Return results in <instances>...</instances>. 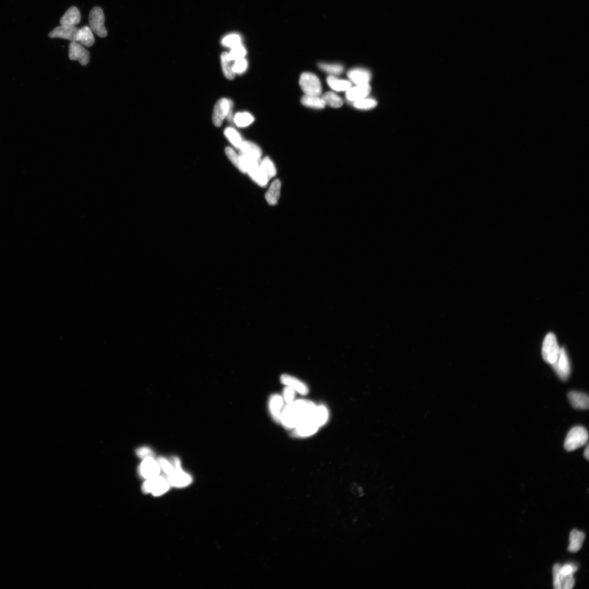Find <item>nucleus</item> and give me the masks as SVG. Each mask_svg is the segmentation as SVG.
<instances>
[{
    "instance_id": "6",
    "label": "nucleus",
    "mask_w": 589,
    "mask_h": 589,
    "mask_svg": "<svg viewBox=\"0 0 589 589\" xmlns=\"http://www.w3.org/2000/svg\"><path fill=\"white\" fill-rule=\"evenodd\" d=\"M170 487L167 479L159 475L156 478L146 479L143 484L142 490L143 493H151L155 496H159L167 493Z\"/></svg>"
},
{
    "instance_id": "39",
    "label": "nucleus",
    "mask_w": 589,
    "mask_h": 589,
    "mask_svg": "<svg viewBox=\"0 0 589 589\" xmlns=\"http://www.w3.org/2000/svg\"><path fill=\"white\" fill-rule=\"evenodd\" d=\"M247 67V61L243 58L235 61L233 65V71L235 73H242L246 71Z\"/></svg>"
},
{
    "instance_id": "27",
    "label": "nucleus",
    "mask_w": 589,
    "mask_h": 589,
    "mask_svg": "<svg viewBox=\"0 0 589 589\" xmlns=\"http://www.w3.org/2000/svg\"><path fill=\"white\" fill-rule=\"evenodd\" d=\"M232 60L230 58L228 53L224 52L221 56V64L223 72L225 77L229 80H232L235 77V73L233 71Z\"/></svg>"
},
{
    "instance_id": "10",
    "label": "nucleus",
    "mask_w": 589,
    "mask_h": 589,
    "mask_svg": "<svg viewBox=\"0 0 589 589\" xmlns=\"http://www.w3.org/2000/svg\"><path fill=\"white\" fill-rule=\"evenodd\" d=\"M69 58L79 61L82 65H86L90 62V52L81 44L72 41L69 47Z\"/></svg>"
},
{
    "instance_id": "34",
    "label": "nucleus",
    "mask_w": 589,
    "mask_h": 589,
    "mask_svg": "<svg viewBox=\"0 0 589 589\" xmlns=\"http://www.w3.org/2000/svg\"><path fill=\"white\" fill-rule=\"evenodd\" d=\"M318 67L322 71L332 74V76L338 75L344 71L342 65L339 64L321 63L318 64Z\"/></svg>"
},
{
    "instance_id": "24",
    "label": "nucleus",
    "mask_w": 589,
    "mask_h": 589,
    "mask_svg": "<svg viewBox=\"0 0 589 589\" xmlns=\"http://www.w3.org/2000/svg\"><path fill=\"white\" fill-rule=\"evenodd\" d=\"M348 491L353 498L364 499L366 496V489L364 484L359 481H353L349 484Z\"/></svg>"
},
{
    "instance_id": "12",
    "label": "nucleus",
    "mask_w": 589,
    "mask_h": 589,
    "mask_svg": "<svg viewBox=\"0 0 589 589\" xmlns=\"http://www.w3.org/2000/svg\"><path fill=\"white\" fill-rule=\"evenodd\" d=\"M170 486L176 488H184L189 486L193 481L191 476L183 471L181 468H176L174 472L167 478Z\"/></svg>"
},
{
    "instance_id": "18",
    "label": "nucleus",
    "mask_w": 589,
    "mask_h": 589,
    "mask_svg": "<svg viewBox=\"0 0 589 589\" xmlns=\"http://www.w3.org/2000/svg\"><path fill=\"white\" fill-rule=\"evenodd\" d=\"M568 398L574 408L582 410L589 409V397L587 394L572 391L569 393Z\"/></svg>"
},
{
    "instance_id": "3",
    "label": "nucleus",
    "mask_w": 589,
    "mask_h": 589,
    "mask_svg": "<svg viewBox=\"0 0 589 589\" xmlns=\"http://www.w3.org/2000/svg\"><path fill=\"white\" fill-rule=\"evenodd\" d=\"M560 350L555 334L553 333L547 334L544 339L542 346V353L544 360L553 365L557 360Z\"/></svg>"
},
{
    "instance_id": "43",
    "label": "nucleus",
    "mask_w": 589,
    "mask_h": 589,
    "mask_svg": "<svg viewBox=\"0 0 589 589\" xmlns=\"http://www.w3.org/2000/svg\"><path fill=\"white\" fill-rule=\"evenodd\" d=\"M137 456L142 459L147 457H154V453L149 447H142L137 449L136 451Z\"/></svg>"
},
{
    "instance_id": "40",
    "label": "nucleus",
    "mask_w": 589,
    "mask_h": 589,
    "mask_svg": "<svg viewBox=\"0 0 589 589\" xmlns=\"http://www.w3.org/2000/svg\"><path fill=\"white\" fill-rule=\"evenodd\" d=\"M577 570V567L573 564H566L560 567V578L566 577L567 575L573 574Z\"/></svg>"
},
{
    "instance_id": "44",
    "label": "nucleus",
    "mask_w": 589,
    "mask_h": 589,
    "mask_svg": "<svg viewBox=\"0 0 589 589\" xmlns=\"http://www.w3.org/2000/svg\"><path fill=\"white\" fill-rule=\"evenodd\" d=\"M584 456L585 458H586V459H587V460H589V445H587V447H586V449H585V451H584Z\"/></svg>"
},
{
    "instance_id": "35",
    "label": "nucleus",
    "mask_w": 589,
    "mask_h": 589,
    "mask_svg": "<svg viewBox=\"0 0 589 589\" xmlns=\"http://www.w3.org/2000/svg\"><path fill=\"white\" fill-rule=\"evenodd\" d=\"M353 106L355 108L362 110H368V109H373L377 106V102L376 100L373 98H365L357 101L353 102Z\"/></svg>"
},
{
    "instance_id": "28",
    "label": "nucleus",
    "mask_w": 589,
    "mask_h": 589,
    "mask_svg": "<svg viewBox=\"0 0 589 589\" xmlns=\"http://www.w3.org/2000/svg\"><path fill=\"white\" fill-rule=\"evenodd\" d=\"M248 174L253 181L262 187L267 185L270 180L268 176L260 169L259 165L258 167L251 170Z\"/></svg>"
},
{
    "instance_id": "29",
    "label": "nucleus",
    "mask_w": 589,
    "mask_h": 589,
    "mask_svg": "<svg viewBox=\"0 0 589 589\" xmlns=\"http://www.w3.org/2000/svg\"><path fill=\"white\" fill-rule=\"evenodd\" d=\"M322 98L324 100L326 105H328L331 107L338 108L343 106V102L342 98L333 92H327L323 95Z\"/></svg>"
},
{
    "instance_id": "19",
    "label": "nucleus",
    "mask_w": 589,
    "mask_h": 589,
    "mask_svg": "<svg viewBox=\"0 0 589 589\" xmlns=\"http://www.w3.org/2000/svg\"><path fill=\"white\" fill-rule=\"evenodd\" d=\"M81 15L79 9L75 6L70 7L61 17L60 24L76 26L80 23Z\"/></svg>"
},
{
    "instance_id": "26",
    "label": "nucleus",
    "mask_w": 589,
    "mask_h": 589,
    "mask_svg": "<svg viewBox=\"0 0 589 589\" xmlns=\"http://www.w3.org/2000/svg\"><path fill=\"white\" fill-rule=\"evenodd\" d=\"M301 103L304 106L315 109H323L326 106L324 100L318 96L305 95L301 99Z\"/></svg>"
},
{
    "instance_id": "11",
    "label": "nucleus",
    "mask_w": 589,
    "mask_h": 589,
    "mask_svg": "<svg viewBox=\"0 0 589 589\" xmlns=\"http://www.w3.org/2000/svg\"><path fill=\"white\" fill-rule=\"evenodd\" d=\"M552 366L554 370L562 381H565L570 374L571 367L568 356L564 348H561L560 354Z\"/></svg>"
},
{
    "instance_id": "21",
    "label": "nucleus",
    "mask_w": 589,
    "mask_h": 589,
    "mask_svg": "<svg viewBox=\"0 0 589 589\" xmlns=\"http://www.w3.org/2000/svg\"><path fill=\"white\" fill-rule=\"evenodd\" d=\"M76 42L87 47H90L94 45L95 37L93 31L89 26H85L81 29H79Z\"/></svg>"
},
{
    "instance_id": "5",
    "label": "nucleus",
    "mask_w": 589,
    "mask_h": 589,
    "mask_svg": "<svg viewBox=\"0 0 589 589\" xmlns=\"http://www.w3.org/2000/svg\"><path fill=\"white\" fill-rule=\"evenodd\" d=\"M299 82L301 88L305 95L318 96L321 95V82L315 74L309 72L301 74Z\"/></svg>"
},
{
    "instance_id": "2",
    "label": "nucleus",
    "mask_w": 589,
    "mask_h": 589,
    "mask_svg": "<svg viewBox=\"0 0 589 589\" xmlns=\"http://www.w3.org/2000/svg\"><path fill=\"white\" fill-rule=\"evenodd\" d=\"M588 431L583 427L573 428L569 432L565 441L564 447L567 451H573L583 447L588 441Z\"/></svg>"
},
{
    "instance_id": "20",
    "label": "nucleus",
    "mask_w": 589,
    "mask_h": 589,
    "mask_svg": "<svg viewBox=\"0 0 589 589\" xmlns=\"http://www.w3.org/2000/svg\"><path fill=\"white\" fill-rule=\"evenodd\" d=\"M240 154L251 157L258 161H261L262 151L260 148L255 143L250 142H243L240 146Z\"/></svg>"
},
{
    "instance_id": "4",
    "label": "nucleus",
    "mask_w": 589,
    "mask_h": 589,
    "mask_svg": "<svg viewBox=\"0 0 589 589\" xmlns=\"http://www.w3.org/2000/svg\"><path fill=\"white\" fill-rule=\"evenodd\" d=\"M233 103L231 100L222 98L218 100L214 108L213 114V124L216 127H220L225 118L228 116L230 121L232 120Z\"/></svg>"
},
{
    "instance_id": "42",
    "label": "nucleus",
    "mask_w": 589,
    "mask_h": 589,
    "mask_svg": "<svg viewBox=\"0 0 589 589\" xmlns=\"http://www.w3.org/2000/svg\"><path fill=\"white\" fill-rule=\"evenodd\" d=\"M560 567V566L557 564L554 566L553 568L554 588L556 589H562L559 574Z\"/></svg>"
},
{
    "instance_id": "7",
    "label": "nucleus",
    "mask_w": 589,
    "mask_h": 589,
    "mask_svg": "<svg viewBox=\"0 0 589 589\" xmlns=\"http://www.w3.org/2000/svg\"><path fill=\"white\" fill-rule=\"evenodd\" d=\"M90 28L100 38L107 36V30L105 27V16L101 8L95 7L91 11L89 16Z\"/></svg>"
},
{
    "instance_id": "22",
    "label": "nucleus",
    "mask_w": 589,
    "mask_h": 589,
    "mask_svg": "<svg viewBox=\"0 0 589 589\" xmlns=\"http://www.w3.org/2000/svg\"><path fill=\"white\" fill-rule=\"evenodd\" d=\"M281 182L279 180L273 181L266 192L265 198L270 205H276L280 197Z\"/></svg>"
},
{
    "instance_id": "38",
    "label": "nucleus",
    "mask_w": 589,
    "mask_h": 589,
    "mask_svg": "<svg viewBox=\"0 0 589 589\" xmlns=\"http://www.w3.org/2000/svg\"><path fill=\"white\" fill-rule=\"evenodd\" d=\"M247 53L246 50L241 45L234 47L229 54L230 58L232 61H236L244 58Z\"/></svg>"
},
{
    "instance_id": "9",
    "label": "nucleus",
    "mask_w": 589,
    "mask_h": 589,
    "mask_svg": "<svg viewBox=\"0 0 589 589\" xmlns=\"http://www.w3.org/2000/svg\"><path fill=\"white\" fill-rule=\"evenodd\" d=\"M139 472L141 477L146 480L159 477L160 469L158 462L154 457L144 458L140 465Z\"/></svg>"
},
{
    "instance_id": "37",
    "label": "nucleus",
    "mask_w": 589,
    "mask_h": 589,
    "mask_svg": "<svg viewBox=\"0 0 589 589\" xmlns=\"http://www.w3.org/2000/svg\"><path fill=\"white\" fill-rule=\"evenodd\" d=\"M241 39L238 34H233L226 36L223 39V45L233 48L241 45Z\"/></svg>"
},
{
    "instance_id": "36",
    "label": "nucleus",
    "mask_w": 589,
    "mask_h": 589,
    "mask_svg": "<svg viewBox=\"0 0 589 589\" xmlns=\"http://www.w3.org/2000/svg\"><path fill=\"white\" fill-rule=\"evenodd\" d=\"M157 461L159 462L160 471H162L165 475L167 476V478L171 475L175 469L171 461L167 458L159 457Z\"/></svg>"
},
{
    "instance_id": "15",
    "label": "nucleus",
    "mask_w": 589,
    "mask_h": 589,
    "mask_svg": "<svg viewBox=\"0 0 589 589\" xmlns=\"http://www.w3.org/2000/svg\"><path fill=\"white\" fill-rule=\"evenodd\" d=\"M281 382L284 385L290 387L301 395L305 396L308 394V386L300 380L292 377L290 375H282L281 377Z\"/></svg>"
},
{
    "instance_id": "25",
    "label": "nucleus",
    "mask_w": 589,
    "mask_h": 589,
    "mask_svg": "<svg viewBox=\"0 0 589 589\" xmlns=\"http://www.w3.org/2000/svg\"><path fill=\"white\" fill-rule=\"evenodd\" d=\"M327 82L331 88L335 91H347L351 87V82L338 80L334 76L327 78Z\"/></svg>"
},
{
    "instance_id": "13",
    "label": "nucleus",
    "mask_w": 589,
    "mask_h": 589,
    "mask_svg": "<svg viewBox=\"0 0 589 589\" xmlns=\"http://www.w3.org/2000/svg\"><path fill=\"white\" fill-rule=\"evenodd\" d=\"M79 29L75 26L61 25L49 34L51 38H60L67 40L76 41Z\"/></svg>"
},
{
    "instance_id": "31",
    "label": "nucleus",
    "mask_w": 589,
    "mask_h": 589,
    "mask_svg": "<svg viewBox=\"0 0 589 589\" xmlns=\"http://www.w3.org/2000/svg\"><path fill=\"white\" fill-rule=\"evenodd\" d=\"M254 120V117L248 112H239L234 118L235 123L240 127L251 125Z\"/></svg>"
},
{
    "instance_id": "1",
    "label": "nucleus",
    "mask_w": 589,
    "mask_h": 589,
    "mask_svg": "<svg viewBox=\"0 0 589 589\" xmlns=\"http://www.w3.org/2000/svg\"><path fill=\"white\" fill-rule=\"evenodd\" d=\"M316 407L311 401L303 399L294 401L283 409L281 422L287 429H294L311 415Z\"/></svg>"
},
{
    "instance_id": "23",
    "label": "nucleus",
    "mask_w": 589,
    "mask_h": 589,
    "mask_svg": "<svg viewBox=\"0 0 589 589\" xmlns=\"http://www.w3.org/2000/svg\"><path fill=\"white\" fill-rule=\"evenodd\" d=\"M585 535L582 532L574 529L571 531L570 535V544L569 551L572 553L577 552L582 548Z\"/></svg>"
},
{
    "instance_id": "16",
    "label": "nucleus",
    "mask_w": 589,
    "mask_h": 589,
    "mask_svg": "<svg viewBox=\"0 0 589 589\" xmlns=\"http://www.w3.org/2000/svg\"><path fill=\"white\" fill-rule=\"evenodd\" d=\"M284 400L280 395L275 394L270 397L269 401V410L274 421L281 422V418L283 412Z\"/></svg>"
},
{
    "instance_id": "30",
    "label": "nucleus",
    "mask_w": 589,
    "mask_h": 589,
    "mask_svg": "<svg viewBox=\"0 0 589 589\" xmlns=\"http://www.w3.org/2000/svg\"><path fill=\"white\" fill-rule=\"evenodd\" d=\"M259 167L270 179L276 176L277 172L276 167L272 161L269 157H265L260 161Z\"/></svg>"
},
{
    "instance_id": "32",
    "label": "nucleus",
    "mask_w": 589,
    "mask_h": 589,
    "mask_svg": "<svg viewBox=\"0 0 589 589\" xmlns=\"http://www.w3.org/2000/svg\"><path fill=\"white\" fill-rule=\"evenodd\" d=\"M224 134L235 147L239 148L243 141L237 130L233 128H227L224 130Z\"/></svg>"
},
{
    "instance_id": "17",
    "label": "nucleus",
    "mask_w": 589,
    "mask_h": 589,
    "mask_svg": "<svg viewBox=\"0 0 589 589\" xmlns=\"http://www.w3.org/2000/svg\"><path fill=\"white\" fill-rule=\"evenodd\" d=\"M348 77L356 85L367 84L371 79L370 73L363 68H354L348 73Z\"/></svg>"
},
{
    "instance_id": "33",
    "label": "nucleus",
    "mask_w": 589,
    "mask_h": 589,
    "mask_svg": "<svg viewBox=\"0 0 589 589\" xmlns=\"http://www.w3.org/2000/svg\"><path fill=\"white\" fill-rule=\"evenodd\" d=\"M225 152L226 156H228V159L235 167H237L240 172L244 173L239 155H238L233 148L229 147L225 148Z\"/></svg>"
},
{
    "instance_id": "14",
    "label": "nucleus",
    "mask_w": 589,
    "mask_h": 589,
    "mask_svg": "<svg viewBox=\"0 0 589 589\" xmlns=\"http://www.w3.org/2000/svg\"><path fill=\"white\" fill-rule=\"evenodd\" d=\"M370 91L371 87L369 84L356 85L347 91L346 98L349 101L354 102L367 97Z\"/></svg>"
},
{
    "instance_id": "8",
    "label": "nucleus",
    "mask_w": 589,
    "mask_h": 589,
    "mask_svg": "<svg viewBox=\"0 0 589 589\" xmlns=\"http://www.w3.org/2000/svg\"><path fill=\"white\" fill-rule=\"evenodd\" d=\"M313 413L311 415L294 428L293 434L296 437H307L317 433L320 426L314 418Z\"/></svg>"
},
{
    "instance_id": "41",
    "label": "nucleus",
    "mask_w": 589,
    "mask_h": 589,
    "mask_svg": "<svg viewBox=\"0 0 589 589\" xmlns=\"http://www.w3.org/2000/svg\"><path fill=\"white\" fill-rule=\"evenodd\" d=\"M295 397V391L289 387L287 386L283 390V399L287 404L293 402Z\"/></svg>"
}]
</instances>
